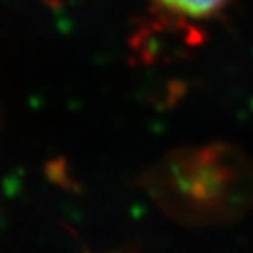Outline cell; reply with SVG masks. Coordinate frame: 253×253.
Wrapping results in <instances>:
<instances>
[{"label": "cell", "mask_w": 253, "mask_h": 253, "mask_svg": "<svg viewBox=\"0 0 253 253\" xmlns=\"http://www.w3.org/2000/svg\"><path fill=\"white\" fill-rule=\"evenodd\" d=\"M158 11L176 23H201L216 17L231 0H152Z\"/></svg>", "instance_id": "cell-1"}]
</instances>
